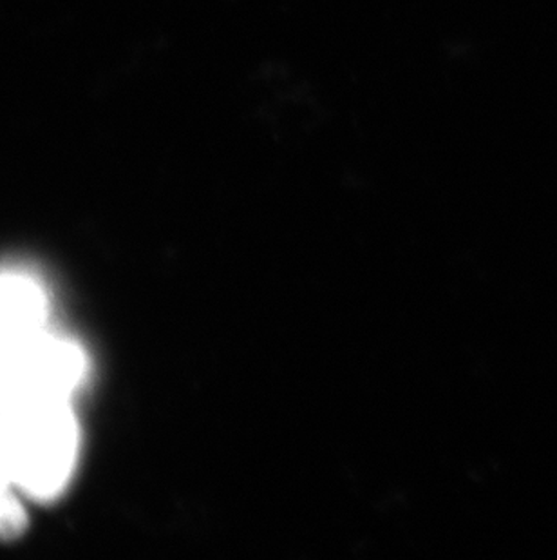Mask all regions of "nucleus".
Returning <instances> with one entry per match:
<instances>
[{
	"label": "nucleus",
	"mask_w": 557,
	"mask_h": 560,
	"mask_svg": "<svg viewBox=\"0 0 557 560\" xmlns=\"http://www.w3.org/2000/svg\"><path fill=\"white\" fill-rule=\"evenodd\" d=\"M80 432L63 399H22L0 408V446L11 485L35 501L68 487L79 459Z\"/></svg>",
	"instance_id": "1"
},
{
	"label": "nucleus",
	"mask_w": 557,
	"mask_h": 560,
	"mask_svg": "<svg viewBox=\"0 0 557 560\" xmlns=\"http://www.w3.org/2000/svg\"><path fill=\"white\" fill-rule=\"evenodd\" d=\"M85 371L87 361L79 345L44 328L13 347L8 405L22 399L69 401L84 380Z\"/></svg>",
	"instance_id": "2"
},
{
	"label": "nucleus",
	"mask_w": 557,
	"mask_h": 560,
	"mask_svg": "<svg viewBox=\"0 0 557 560\" xmlns=\"http://www.w3.org/2000/svg\"><path fill=\"white\" fill-rule=\"evenodd\" d=\"M48 298L21 272H0V343H15L46 328Z\"/></svg>",
	"instance_id": "3"
},
{
	"label": "nucleus",
	"mask_w": 557,
	"mask_h": 560,
	"mask_svg": "<svg viewBox=\"0 0 557 560\" xmlns=\"http://www.w3.org/2000/svg\"><path fill=\"white\" fill-rule=\"evenodd\" d=\"M27 513L15 490H0V540H13L24 534Z\"/></svg>",
	"instance_id": "4"
},
{
	"label": "nucleus",
	"mask_w": 557,
	"mask_h": 560,
	"mask_svg": "<svg viewBox=\"0 0 557 560\" xmlns=\"http://www.w3.org/2000/svg\"><path fill=\"white\" fill-rule=\"evenodd\" d=\"M15 343H0V408L5 407L11 397V354Z\"/></svg>",
	"instance_id": "5"
},
{
	"label": "nucleus",
	"mask_w": 557,
	"mask_h": 560,
	"mask_svg": "<svg viewBox=\"0 0 557 560\" xmlns=\"http://www.w3.org/2000/svg\"><path fill=\"white\" fill-rule=\"evenodd\" d=\"M0 490H15L13 485H11L10 471H8V465H5L2 446H0Z\"/></svg>",
	"instance_id": "6"
}]
</instances>
